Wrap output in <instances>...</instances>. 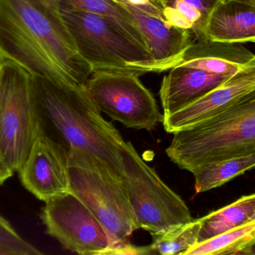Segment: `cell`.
Wrapping results in <instances>:
<instances>
[{"label": "cell", "instance_id": "cell-10", "mask_svg": "<svg viewBox=\"0 0 255 255\" xmlns=\"http://www.w3.org/2000/svg\"><path fill=\"white\" fill-rule=\"evenodd\" d=\"M18 173L23 187L43 202L68 193V150L40 127Z\"/></svg>", "mask_w": 255, "mask_h": 255}, {"label": "cell", "instance_id": "cell-12", "mask_svg": "<svg viewBox=\"0 0 255 255\" xmlns=\"http://www.w3.org/2000/svg\"><path fill=\"white\" fill-rule=\"evenodd\" d=\"M124 5L145 37L150 53L160 73L179 64L194 40L191 31L170 25L133 6Z\"/></svg>", "mask_w": 255, "mask_h": 255}, {"label": "cell", "instance_id": "cell-2", "mask_svg": "<svg viewBox=\"0 0 255 255\" xmlns=\"http://www.w3.org/2000/svg\"><path fill=\"white\" fill-rule=\"evenodd\" d=\"M31 84L43 130L51 129L67 149L76 148L101 160L124 181V157L130 142L103 118L86 86L61 85L32 74Z\"/></svg>", "mask_w": 255, "mask_h": 255}, {"label": "cell", "instance_id": "cell-19", "mask_svg": "<svg viewBox=\"0 0 255 255\" xmlns=\"http://www.w3.org/2000/svg\"><path fill=\"white\" fill-rule=\"evenodd\" d=\"M255 210V194L249 195L201 218L202 227L198 243L211 239L247 223Z\"/></svg>", "mask_w": 255, "mask_h": 255}, {"label": "cell", "instance_id": "cell-24", "mask_svg": "<svg viewBox=\"0 0 255 255\" xmlns=\"http://www.w3.org/2000/svg\"><path fill=\"white\" fill-rule=\"evenodd\" d=\"M241 1H245V2L252 4V5L255 7V0H241Z\"/></svg>", "mask_w": 255, "mask_h": 255}, {"label": "cell", "instance_id": "cell-17", "mask_svg": "<svg viewBox=\"0 0 255 255\" xmlns=\"http://www.w3.org/2000/svg\"><path fill=\"white\" fill-rule=\"evenodd\" d=\"M255 247V220L197 243L184 255H253Z\"/></svg>", "mask_w": 255, "mask_h": 255}, {"label": "cell", "instance_id": "cell-6", "mask_svg": "<svg viewBox=\"0 0 255 255\" xmlns=\"http://www.w3.org/2000/svg\"><path fill=\"white\" fill-rule=\"evenodd\" d=\"M40 219L46 234L72 253L82 255L154 254L150 246H124L117 242L91 210L70 191L45 202Z\"/></svg>", "mask_w": 255, "mask_h": 255}, {"label": "cell", "instance_id": "cell-1", "mask_svg": "<svg viewBox=\"0 0 255 255\" xmlns=\"http://www.w3.org/2000/svg\"><path fill=\"white\" fill-rule=\"evenodd\" d=\"M0 59L61 85L85 86L93 74L53 1L0 0Z\"/></svg>", "mask_w": 255, "mask_h": 255}, {"label": "cell", "instance_id": "cell-30", "mask_svg": "<svg viewBox=\"0 0 255 255\" xmlns=\"http://www.w3.org/2000/svg\"><path fill=\"white\" fill-rule=\"evenodd\" d=\"M253 255H255V249H254V253H253Z\"/></svg>", "mask_w": 255, "mask_h": 255}, {"label": "cell", "instance_id": "cell-28", "mask_svg": "<svg viewBox=\"0 0 255 255\" xmlns=\"http://www.w3.org/2000/svg\"><path fill=\"white\" fill-rule=\"evenodd\" d=\"M115 1H119V2L122 3L124 4H127V0H115Z\"/></svg>", "mask_w": 255, "mask_h": 255}, {"label": "cell", "instance_id": "cell-27", "mask_svg": "<svg viewBox=\"0 0 255 255\" xmlns=\"http://www.w3.org/2000/svg\"><path fill=\"white\" fill-rule=\"evenodd\" d=\"M255 220V210L254 212H253V215L251 216V217H250V220H249L248 222L250 221H253V220Z\"/></svg>", "mask_w": 255, "mask_h": 255}, {"label": "cell", "instance_id": "cell-31", "mask_svg": "<svg viewBox=\"0 0 255 255\" xmlns=\"http://www.w3.org/2000/svg\"><path fill=\"white\" fill-rule=\"evenodd\" d=\"M46 1H52V0H46Z\"/></svg>", "mask_w": 255, "mask_h": 255}, {"label": "cell", "instance_id": "cell-5", "mask_svg": "<svg viewBox=\"0 0 255 255\" xmlns=\"http://www.w3.org/2000/svg\"><path fill=\"white\" fill-rule=\"evenodd\" d=\"M70 191L100 220L121 245L139 229L127 186L101 160L76 148H68Z\"/></svg>", "mask_w": 255, "mask_h": 255}, {"label": "cell", "instance_id": "cell-7", "mask_svg": "<svg viewBox=\"0 0 255 255\" xmlns=\"http://www.w3.org/2000/svg\"><path fill=\"white\" fill-rule=\"evenodd\" d=\"M31 73L8 59H0V153L18 172L40 130Z\"/></svg>", "mask_w": 255, "mask_h": 255}, {"label": "cell", "instance_id": "cell-22", "mask_svg": "<svg viewBox=\"0 0 255 255\" xmlns=\"http://www.w3.org/2000/svg\"><path fill=\"white\" fill-rule=\"evenodd\" d=\"M0 249L10 255H42L37 248L25 241L11 225L0 215Z\"/></svg>", "mask_w": 255, "mask_h": 255}, {"label": "cell", "instance_id": "cell-25", "mask_svg": "<svg viewBox=\"0 0 255 255\" xmlns=\"http://www.w3.org/2000/svg\"><path fill=\"white\" fill-rule=\"evenodd\" d=\"M154 1H155L157 3V4H159V5L160 6V7L162 8V10H163V1H164V0H154Z\"/></svg>", "mask_w": 255, "mask_h": 255}, {"label": "cell", "instance_id": "cell-23", "mask_svg": "<svg viewBox=\"0 0 255 255\" xmlns=\"http://www.w3.org/2000/svg\"><path fill=\"white\" fill-rule=\"evenodd\" d=\"M13 169L8 166L0 153V185L13 176Z\"/></svg>", "mask_w": 255, "mask_h": 255}, {"label": "cell", "instance_id": "cell-13", "mask_svg": "<svg viewBox=\"0 0 255 255\" xmlns=\"http://www.w3.org/2000/svg\"><path fill=\"white\" fill-rule=\"evenodd\" d=\"M231 76L201 69L175 66L165 75L160 89L163 116L169 115L203 97Z\"/></svg>", "mask_w": 255, "mask_h": 255}, {"label": "cell", "instance_id": "cell-9", "mask_svg": "<svg viewBox=\"0 0 255 255\" xmlns=\"http://www.w3.org/2000/svg\"><path fill=\"white\" fill-rule=\"evenodd\" d=\"M138 75L122 72L93 73L86 88L101 112L128 128L151 130L163 115Z\"/></svg>", "mask_w": 255, "mask_h": 255}, {"label": "cell", "instance_id": "cell-20", "mask_svg": "<svg viewBox=\"0 0 255 255\" xmlns=\"http://www.w3.org/2000/svg\"><path fill=\"white\" fill-rule=\"evenodd\" d=\"M255 168V154L220 160L199 168L193 172L196 194L224 185Z\"/></svg>", "mask_w": 255, "mask_h": 255}, {"label": "cell", "instance_id": "cell-21", "mask_svg": "<svg viewBox=\"0 0 255 255\" xmlns=\"http://www.w3.org/2000/svg\"><path fill=\"white\" fill-rule=\"evenodd\" d=\"M202 220H193L190 223L176 226L160 235H151L150 245L154 253L163 255H184L199 242Z\"/></svg>", "mask_w": 255, "mask_h": 255}, {"label": "cell", "instance_id": "cell-8", "mask_svg": "<svg viewBox=\"0 0 255 255\" xmlns=\"http://www.w3.org/2000/svg\"><path fill=\"white\" fill-rule=\"evenodd\" d=\"M124 163V181L139 229L160 235L193 220L184 201L141 158L130 142Z\"/></svg>", "mask_w": 255, "mask_h": 255}, {"label": "cell", "instance_id": "cell-4", "mask_svg": "<svg viewBox=\"0 0 255 255\" xmlns=\"http://www.w3.org/2000/svg\"><path fill=\"white\" fill-rule=\"evenodd\" d=\"M55 4L78 52L93 73L122 72L140 76L160 73L151 53L129 38L106 18L74 7Z\"/></svg>", "mask_w": 255, "mask_h": 255}, {"label": "cell", "instance_id": "cell-29", "mask_svg": "<svg viewBox=\"0 0 255 255\" xmlns=\"http://www.w3.org/2000/svg\"><path fill=\"white\" fill-rule=\"evenodd\" d=\"M252 43H255V39L254 40H252Z\"/></svg>", "mask_w": 255, "mask_h": 255}, {"label": "cell", "instance_id": "cell-14", "mask_svg": "<svg viewBox=\"0 0 255 255\" xmlns=\"http://www.w3.org/2000/svg\"><path fill=\"white\" fill-rule=\"evenodd\" d=\"M255 58L244 43L217 41L209 39L193 40L178 66L194 67L215 74L232 76ZM176 65V66H177Z\"/></svg>", "mask_w": 255, "mask_h": 255}, {"label": "cell", "instance_id": "cell-16", "mask_svg": "<svg viewBox=\"0 0 255 255\" xmlns=\"http://www.w3.org/2000/svg\"><path fill=\"white\" fill-rule=\"evenodd\" d=\"M220 0H164V21L191 31L194 40L206 38L205 28Z\"/></svg>", "mask_w": 255, "mask_h": 255}, {"label": "cell", "instance_id": "cell-26", "mask_svg": "<svg viewBox=\"0 0 255 255\" xmlns=\"http://www.w3.org/2000/svg\"><path fill=\"white\" fill-rule=\"evenodd\" d=\"M0 255H9L8 253H7V252L4 251V250H2V249H0Z\"/></svg>", "mask_w": 255, "mask_h": 255}, {"label": "cell", "instance_id": "cell-15", "mask_svg": "<svg viewBox=\"0 0 255 255\" xmlns=\"http://www.w3.org/2000/svg\"><path fill=\"white\" fill-rule=\"evenodd\" d=\"M211 40L247 43L255 39V7L241 0H220L205 28Z\"/></svg>", "mask_w": 255, "mask_h": 255}, {"label": "cell", "instance_id": "cell-3", "mask_svg": "<svg viewBox=\"0 0 255 255\" xmlns=\"http://www.w3.org/2000/svg\"><path fill=\"white\" fill-rule=\"evenodd\" d=\"M173 134L166 155L191 173L214 162L255 154V88L216 115Z\"/></svg>", "mask_w": 255, "mask_h": 255}, {"label": "cell", "instance_id": "cell-18", "mask_svg": "<svg viewBox=\"0 0 255 255\" xmlns=\"http://www.w3.org/2000/svg\"><path fill=\"white\" fill-rule=\"evenodd\" d=\"M53 1L57 4L74 7L106 18L125 33L129 38L149 52L145 37L130 12L122 3L115 0H53Z\"/></svg>", "mask_w": 255, "mask_h": 255}, {"label": "cell", "instance_id": "cell-11", "mask_svg": "<svg viewBox=\"0 0 255 255\" xmlns=\"http://www.w3.org/2000/svg\"><path fill=\"white\" fill-rule=\"evenodd\" d=\"M255 88V58L245 67L203 97L163 116L167 133L185 130L208 119Z\"/></svg>", "mask_w": 255, "mask_h": 255}]
</instances>
